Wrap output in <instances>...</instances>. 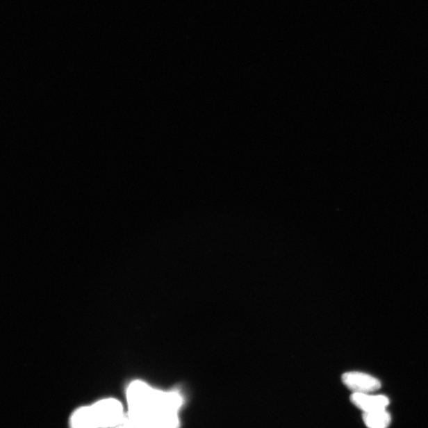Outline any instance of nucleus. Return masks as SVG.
<instances>
[{"label": "nucleus", "mask_w": 428, "mask_h": 428, "mask_svg": "<svg viewBox=\"0 0 428 428\" xmlns=\"http://www.w3.org/2000/svg\"><path fill=\"white\" fill-rule=\"evenodd\" d=\"M98 428H113L125 418L122 404L114 398H107L92 405Z\"/></svg>", "instance_id": "f257e3e1"}, {"label": "nucleus", "mask_w": 428, "mask_h": 428, "mask_svg": "<svg viewBox=\"0 0 428 428\" xmlns=\"http://www.w3.org/2000/svg\"><path fill=\"white\" fill-rule=\"evenodd\" d=\"M343 382L354 393H370L379 390L381 382L376 377L361 373L348 372L343 375Z\"/></svg>", "instance_id": "f03ea898"}, {"label": "nucleus", "mask_w": 428, "mask_h": 428, "mask_svg": "<svg viewBox=\"0 0 428 428\" xmlns=\"http://www.w3.org/2000/svg\"><path fill=\"white\" fill-rule=\"evenodd\" d=\"M351 401L363 413L386 409L390 404V400L386 396L371 395L370 393H353Z\"/></svg>", "instance_id": "7ed1b4c3"}, {"label": "nucleus", "mask_w": 428, "mask_h": 428, "mask_svg": "<svg viewBox=\"0 0 428 428\" xmlns=\"http://www.w3.org/2000/svg\"><path fill=\"white\" fill-rule=\"evenodd\" d=\"M71 428H98L91 406L81 407L72 413Z\"/></svg>", "instance_id": "20e7f679"}, {"label": "nucleus", "mask_w": 428, "mask_h": 428, "mask_svg": "<svg viewBox=\"0 0 428 428\" xmlns=\"http://www.w3.org/2000/svg\"><path fill=\"white\" fill-rule=\"evenodd\" d=\"M363 421L368 428H387L391 423V415L386 409L364 413Z\"/></svg>", "instance_id": "39448f33"}, {"label": "nucleus", "mask_w": 428, "mask_h": 428, "mask_svg": "<svg viewBox=\"0 0 428 428\" xmlns=\"http://www.w3.org/2000/svg\"><path fill=\"white\" fill-rule=\"evenodd\" d=\"M113 428H138L136 425L133 423V421L129 419V415L126 414L125 418Z\"/></svg>", "instance_id": "423d86ee"}]
</instances>
